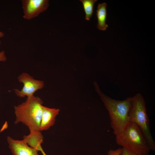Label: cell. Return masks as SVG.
Here are the masks:
<instances>
[{"label":"cell","instance_id":"52a82bcc","mask_svg":"<svg viewBox=\"0 0 155 155\" xmlns=\"http://www.w3.org/2000/svg\"><path fill=\"white\" fill-rule=\"evenodd\" d=\"M7 141L13 155H39L38 151L29 146L24 139L16 140L8 136Z\"/></svg>","mask_w":155,"mask_h":155},{"label":"cell","instance_id":"277c9868","mask_svg":"<svg viewBox=\"0 0 155 155\" xmlns=\"http://www.w3.org/2000/svg\"><path fill=\"white\" fill-rule=\"evenodd\" d=\"M130 122L135 123L144 133L151 150L155 151V142L150 130V123L144 99L140 94L133 97L129 113Z\"/></svg>","mask_w":155,"mask_h":155},{"label":"cell","instance_id":"3957f363","mask_svg":"<svg viewBox=\"0 0 155 155\" xmlns=\"http://www.w3.org/2000/svg\"><path fill=\"white\" fill-rule=\"evenodd\" d=\"M116 136V142L122 148L138 153H147L151 150L146 138L140 128L130 122Z\"/></svg>","mask_w":155,"mask_h":155},{"label":"cell","instance_id":"5bb4252c","mask_svg":"<svg viewBox=\"0 0 155 155\" xmlns=\"http://www.w3.org/2000/svg\"><path fill=\"white\" fill-rule=\"evenodd\" d=\"M7 60V57L4 51L0 52V61H5Z\"/></svg>","mask_w":155,"mask_h":155},{"label":"cell","instance_id":"7c38bea8","mask_svg":"<svg viewBox=\"0 0 155 155\" xmlns=\"http://www.w3.org/2000/svg\"><path fill=\"white\" fill-rule=\"evenodd\" d=\"M120 155H149V153H135L122 148L121 152Z\"/></svg>","mask_w":155,"mask_h":155},{"label":"cell","instance_id":"9c48e42d","mask_svg":"<svg viewBox=\"0 0 155 155\" xmlns=\"http://www.w3.org/2000/svg\"><path fill=\"white\" fill-rule=\"evenodd\" d=\"M23 139L29 146L38 151L42 148L41 144L43 142V137L40 131H30L28 135L24 136Z\"/></svg>","mask_w":155,"mask_h":155},{"label":"cell","instance_id":"ac0fdd59","mask_svg":"<svg viewBox=\"0 0 155 155\" xmlns=\"http://www.w3.org/2000/svg\"></svg>","mask_w":155,"mask_h":155},{"label":"cell","instance_id":"9a60e30c","mask_svg":"<svg viewBox=\"0 0 155 155\" xmlns=\"http://www.w3.org/2000/svg\"><path fill=\"white\" fill-rule=\"evenodd\" d=\"M40 151L41 152V153H42L43 155H47L45 153V152H44L42 148L40 150Z\"/></svg>","mask_w":155,"mask_h":155},{"label":"cell","instance_id":"5b68a950","mask_svg":"<svg viewBox=\"0 0 155 155\" xmlns=\"http://www.w3.org/2000/svg\"><path fill=\"white\" fill-rule=\"evenodd\" d=\"M18 81L22 83L23 86L21 90L14 89V91L17 96L20 98L33 96L37 90L42 89L44 84L43 81L34 79L27 73L24 72L18 78Z\"/></svg>","mask_w":155,"mask_h":155},{"label":"cell","instance_id":"7a4b0ae2","mask_svg":"<svg viewBox=\"0 0 155 155\" xmlns=\"http://www.w3.org/2000/svg\"><path fill=\"white\" fill-rule=\"evenodd\" d=\"M42 104L40 98L33 95L27 97L22 104L15 106V124L21 123L28 127L30 131H40Z\"/></svg>","mask_w":155,"mask_h":155},{"label":"cell","instance_id":"8992f818","mask_svg":"<svg viewBox=\"0 0 155 155\" xmlns=\"http://www.w3.org/2000/svg\"><path fill=\"white\" fill-rule=\"evenodd\" d=\"M23 17L27 20L35 18L45 11L49 5L48 0H22Z\"/></svg>","mask_w":155,"mask_h":155},{"label":"cell","instance_id":"4fadbf2b","mask_svg":"<svg viewBox=\"0 0 155 155\" xmlns=\"http://www.w3.org/2000/svg\"><path fill=\"white\" fill-rule=\"evenodd\" d=\"M121 150V148L115 150L110 149L107 152V155H120Z\"/></svg>","mask_w":155,"mask_h":155},{"label":"cell","instance_id":"6da1fadb","mask_svg":"<svg viewBox=\"0 0 155 155\" xmlns=\"http://www.w3.org/2000/svg\"><path fill=\"white\" fill-rule=\"evenodd\" d=\"M94 85L96 91L108 112L111 127L113 133L116 136L121 133L130 123L129 113L132 97L123 100L114 99L103 94L96 83Z\"/></svg>","mask_w":155,"mask_h":155},{"label":"cell","instance_id":"8fae6325","mask_svg":"<svg viewBox=\"0 0 155 155\" xmlns=\"http://www.w3.org/2000/svg\"><path fill=\"white\" fill-rule=\"evenodd\" d=\"M83 4L85 13V19L89 20L93 13L94 5L97 0H80Z\"/></svg>","mask_w":155,"mask_h":155},{"label":"cell","instance_id":"2e32d148","mask_svg":"<svg viewBox=\"0 0 155 155\" xmlns=\"http://www.w3.org/2000/svg\"><path fill=\"white\" fill-rule=\"evenodd\" d=\"M4 36V33L1 32H0V37H2Z\"/></svg>","mask_w":155,"mask_h":155},{"label":"cell","instance_id":"e0dca14e","mask_svg":"<svg viewBox=\"0 0 155 155\" xmlns=\"http://www.w3.org/2000/svg\"></svg>","mask_w":155,"mask_h":155},{"label":"cell","instance_id":"ba28073f","mask_svg":"<svg viewBox=\"0 0 155 155\" xmlns=\"http://www.w3.org/2000/svg\"><path fill=\"white\" fill-rule=\"evenodd\" d=\"M42 114L40 124V131L46 130L55 123V118L59 114V109L49 108L42 105Z\"/></svg>","mask_w":155,"mask_h":155},{"label":"cell","instance_id":"30bf717a","mask_svg":"<svg viewBox=\"0 0 155 155\" xmlns=\"http://www.w3.org/2000/svg\"><path fill=\"white\" fill-rule=\"evenodd\" d=\"M105 3L98 4L96 11V16L98 20L97 28L99 30L105 31L108 25L106 23L107 18L106 7Z\"/></svg>","mask_w":155,"mask_h":155}]
</instances>
